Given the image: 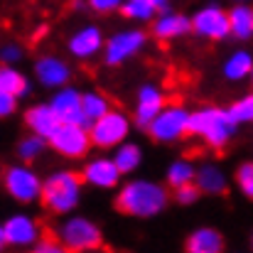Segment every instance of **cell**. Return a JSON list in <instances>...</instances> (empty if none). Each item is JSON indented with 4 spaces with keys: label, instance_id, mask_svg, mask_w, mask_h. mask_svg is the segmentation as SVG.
Masks as SVG:
<instances>
[{
    "label": "cell",
    "instance_id": "30bf717a",
    "mask_svg": "<svg viewBox=\"0 0 253 253\" xmlns=\"http://www.w3.org/2000/svg\"><path fill=\"white\" fill-rule=\"evenodd\" d=\"M192 32L204 37V40H211V42L229 37L231 35L229 12L224 7H219L216 2H209L207 7H202L192 15Z\"/></svg>",
    "mask_w": 253,
    "mask_h": 253
},
{
    "label": "cell",
    "instance_id": "277c9868",
    "mask_svg": "<svg viewBox=\"0 0 253 253\" xmlns=\"http://www.w3.org/2000/svg\"><path fill=\"white\" fill-rule=\"evenodd\" d=\"M57 239L64 246V251L77 253L96 251L103 244L101 229L86 216H69L67 221H62L59 229H57Z\"/></svg>",
    "mask_w": 253,
    "mask_h": 253
},
{
    "label": "cell",
    "instance_id": "f35d334b",
    "mask_svg": "<svg viewBox=\"0 0 253 253\" xmlns=\"http://www.w3.org/2000/svg\"><path fill=\"white\" fill-rule=\"evenodd\" d=\"M231 2H251V0H231Z\"/></svg>",
    "mask_w": 253,
    "mask_h": 253
},
{
    "label": "cell",
    "instance_id": "7a4b0ae2",
    "mask_svg": "<svg viewBox=\"0 0 253 253\" xmlns=\"http://www.w3.org/2000/svg\"><path fill=\"white\" fill-rule=\"evenodd\" d=\"M82 184H84V177L72 172V169H59V172H52L44 184H42V207L52 214H72L82 199Z\"/></svg>",
    "mask_w": 253,
    "mask_h": 253
},
{
    "label": "cell",
    "instance_id": "603a6c76",
    "mask_svg": "<svg viewBox=\"0 0 253 253\" xmlns=\"http://www.w3.org/2000/svg\"><path fill=\"white\" fill-rule=\"evenodd\" d=\"M113 160H116V165L121 168L123 174H128V172H135V169L140 168V163H143V150H140V145L138 143H121L118 148H113Z\"/></svg>",
    "mask_w": 253,
    "mask_h": 253
},
{
    "label": "cell",
    "instance_id": "484cf974",
    "mask_svg": "<svg viewBox=\"0 0 253 253\" xmlns=\"http://www.w3.org/2000/svg\"><path fill=\"white\" fill-rule=\"evenodd\" d=\"M121 12L133 22H150V20H155L158 7L153 5V0H123Z\"/></svg>",
    "mask_w": 253,
    "mask_h": 253
},
{
    "label": "cell",
    "instance_id": "cb8c5ba5",
    "mask_svg": "<svg viewBox=\"0 0 253 253\" xmlns=\"http://www.w3.org/2000/svg\"><path fill=\"white\" fill-rule=\"evenodd\" d=\"M253 72V57L249 52H234L224 62V77L229 82H241Z\"/></svg>",
    "mask_w": 253,
    "mask_h": 253
},
{
    "label": "cell",
    "instance_id": "9a60e30c",
    "mask_svg": "<svg viewBox=\"0 0 253 253\" xmlns=\"http://www.w3.org/2000/svg\"><path fill=\"white\" fill-rule=\"evenodd\" d=\"M67 47H69V54L72 57H77V59H91L98 52H103L106 37H103V32L96 25H84L82 30H77L69 37Z\"/></svg>",
    "mask_w": 253,
    "mask_h": 253
},
{
    "label": "cell",
    "instance_id": "7c38bea8",
    "mask_svg": "<svg viewBox=\"0 0 253 253\" xmlns=\"http://www.w3.org/2000/svg\"><path fill=\"white\" fill-rule=\"evenodd\" d=\"M168 106L165 101V93L158 88L155 84H143L138 88V96H135V113H133V121L138 128L148 130V126L153 123V118Z\"/></svg>",
    "mask_w": 253,
    "mask_h": 253
},
{
    "label": "cell",
    "instance_id": "e575fe53",
    "mask_svg": "<svg viewBox=\"0 0 253 253\" xmlns=\"http://www.w3.org/2000/svg\"><path fill=\"white\" fill-rule=\"evenodd\" d=\"M37 253H59L64 251V246L59 244V239H40L37 246H35Z\"/></svg>",
    "mask_w": 253,
    "mask_h": 253
},
{
    "label": "cell",
    "instance_id": "ffe728a7",
    "mask_svg": "<svg viewBox=\"0 0 253 253\" xmlns=\"http://www.w3.org/2000/svg\"><path fill=\"white\" fill-rule=\"evenodd\" d=\"M194 182L202 189V194H211V197L224 194L226 192V184H229L224 169L219 168V165H214V163H207V165H202V168L197 169Z\"/></svg>",
    "mask_w": 253,
    "mask_h": 253
},
{
    "label": "cell",
    "instance_id": "d6986e66",
    "mask_svg": "<svg viewBox=\"0 0 253 253\" xmlns=\"http://www.w3.org/2000/svg\"><path fill=\"white\" fill-rule=\"evenodd\" d=\"M184 249L189 253H219L224 251V236L216 229L202 226V229H197L187 236Z\"/></svg>",
    "mask_w": 253,
    "mask_h": 253
},
{
    "label": "cell",
    "instance_id": "f1b7e54d",
    "mask_svg": "<svg viewBox=\"0 0 253 253\" xmlns=\"http://www.w3.org/2000/svg\"><path fill=\"white\" fill-rule=\"evenodd\" d=\"M229 113L236 123H253V93H246L239 101H234L229 106Z\"/></svg>",
    "mask_w": 253,
    "mask_h": 253
},
{
    "label": "cell",
    "instance_id": "83f0119b",
    "mask_svg": "<svg viewBox=\"0 0 253 253\" xmlns=\"http://www.w3.org/2000/svg\"><path fill=\"white\" fill-rule=\"evenodd\" d=\"M49 140L47 138H42V135H37V133H30L27 138H22L20 143H17V158L22 160V163H32V160H37L42 153H44V145H47Z\"/></svg>",
    "mask_w": 253,
    "mask_h": 253
},
{
    "label": "cell",
    "instance_id": "6da1fadb",
    "mask_svg": "<svg viewBox=\"0 0 253 253\" xmlns=\"http://www.w3.org/2000/svg\"><path fill=\"white\" fill-rule=\"evenodd\" d=\"M168 204V187L153 179H130L116 194V209L135 219H153L165 211Z\"/></svg>",
    "mask_w": 253,
    "mask_h": 253
},
{
    "label": "cell",
    "instance_id": "8fae6325",
    "mask_svg": "<svg viewBox=\"0 0 253 253\" xmlns=\"http://www.w3.org/2000/svg\"><path fill=\"white\" fill-rule=\"evenodd\" d=\"M2 229H5L7 246H15V249H35L37 241L42 239V229L30 214L7 216L2 221Z\"/></svg>",
    "mask_w": 253,
    "mask_h": 253
},
{
    "label": "cell",
    "instance_id": "52a82bcc",
    "mask_svg": "<svg viewBox=\"0 0 253 253\" xmlns=\"http://www.w3.org/2000/svg\"><path fill=\"white\" fill-rule=\"evenodd\" d=\"M42 179L35 169H30L27 165H10L2 174V187L5 192L20 202V204H32L42 197Z\"/></svg>",
    "mask_w": 253,
    "mask_h": 253
},
{
    "label": "cell",
    "instance_id": "ab89813d",
    "mask_svg": "<svg viewBox=\"0 0 253 253\" xmlns=\"http://www.w3.org/2000/svg\"><path fill=\"white\" fill-rule=\"evenodd\" d=\"M251 246H253V236H251Z\"/></svg>",
    "mask_w": 253,
    "mask_h": 253
},
{
    "label": "cell",
    "instance_id": "d4e9b609",
    "mask_svg": "<svg viewBox=\"0 0 253 253\" xmlns=\"http://www.w3.org/2000/svg\"><path fill=\"white\" fill-rule=\"evenodd\" d=\"M194 177H197V168L192 165V160H184V158L169 163L168 172H165V182H168L172 189L174 187H182L187 182H194Z\"/></svg>",
    "mask_w": 253,
    "mask_h": 253
},
{
    "label": "cell",
    "instance_id": "3957f363",
    "mask_svg": "<svg viewBox=\"0 0 253 253\" xmlns=\"http://www.w3.org/2000/svg\"><path fill=\"white\" fill-rule=\"evenodd\" d=\"M236 121L231 118L229 108H216V106H207L199 108L194 113H189V133L202 138L209 148H224L234 133H236Z\"/></svg>",
    "mask_w": 253,
    "mask_h": 253
},
{
    "label": "cell",
    "instance_id": "7402d4cb",
    "mask_svg": "<svg viewBox=\"0 0 253 253\" xmlns=\"http://www.w3.org/2000/svg\"><path fill=\"white\" fill-rule=\"evenodd\" d=\"M0 88L15 93L17 98L30 96V82H27V77L22 72H17V67L2 64V62H0Z\"/></svg>",
    "mask_w": 253,
    "mask_h": 253
},
{
    "label": "cell",
    "instance_id": "8d00e7d4",
    "mask_svg": "<svg viewBox=\"0 0 253 253\" xmlns=\"http://www.w3.org/2000/svg\"><path fill=\"white\" fill-rule=\"evenodd\" d=\"M153 5H155L158 10H165V7L169 5V0H153Z\"/></svg>",
    "mask_w": 253,
    "mask_h": 253
},
{
    "label": "cell",
    "instance_id": "d590c367",
    "mask_svg": "<svg viewBox=\"0 0 253 253\" xmlns=\"http://www.w3.org/2000/svg\"><path fill=\"white\" fill-rule=\"evenodd\" d=\"M7 246V239H5V229H2V224H0V251Z\"/></svg>",
    "mask_w": 253,
    "mask_h": 253
},
{
    "label": "cell",
    "instance_id": "5bb4252c",
    "mask_svg": "<svg viewBox=\"0 0 253 253\" xmlns=\"http://www.w3.org/2000/svg\"><path fill=\"white\" fill-rule=\"evenodd\" d=\"M35 77L37 82L47 88H62V86L69 84L72 79V69L69 64L62 59V57H54V54H44L35 62Z\"/></svg>",
    "mask_w": 253,
    "mask_h": 253
},
{
    "label": "cell",
    "instance_id": "d6a6232c",
    "mask_svg": "<svg viewBox=\"0 0 253 253\" xmlns=\"http://www.w3.org/2000/svg\"><path fill=\"white\" fill-rule=\"evenodd\" d=\"M22 59V47L15 44V42H7L0 47V62L2 64H17Z\"/></svg>",
    "mask_w": 253,
    "mask_h": 253
},
{
    "label": "cell",
    "instance_id": "1f68e13d",
    "mask_svg": "<svg viewBox=\"0 0 253 253\" xmlns=\"http://www.w3.org/2000/svg\"><path fill=\"white\" fill-rule=\"evenodd\" d=\"M17 101H20V98H17L15 93L0 88V121H2V118H10V116L17 111Z\"/></svg>",
    "mask_w": 253,
    "mask_h": 253
},
{
    "label": "cell",
    "instance_id": "9c48e42d",
    "mask_svg": "<svg viewBox=\"0 0 253 253\" xmlns=\"http://www.w3.org/2000/svg\"><path fill=\"white\" fill-rule=\"evenodd\" d=\"M148 42V35L143 30H121L113 37L106 40L103 47V64L106 67H121L130 57H135Z\"/></svg>",
    "mask_w": 253,
    "mask_h": 253
},
{
    "label": "cell",
    "instance_id": "f546056e",
    "mask_svg": "<svg viewBox=\"0 0 253 253\" xmlns=\"http://www.w3.org/2000/svg\"><path fill=\"white\" fill-rule=\"evenodd\" d=\"M199 194H202V189L197 187V182H187V184H182V187H174V202L182 204V207L194 204V202L199 199Z\"/></svg>",
    "mask_w": 253,
    "mask_h": 253
},
{
    "label": "cell",
    "instance_id": "4316f807",
    "mask_svg": "<svg viewBox=\"0 0 253 253\" xmlns=\"http://www.w3.org/2000/svg\"><path fill=\"white\" fill-rule=\"evenodd\" d=\"M82 106H84V118H86L88 126H91L93 121H98L103 113L111 111V101H108L103 93H98V91H88V93H84Z\"/></svg>",
    "mask_w": 253,
    "mask_h": 253
},
{
    "label": "cell",
    "instance_id": "8992f818",
    "mask_svg": "<svg viewBox=\"0 0 253 253\" xmlns=\"http://www.w3.org/2000/svg\"><path fill=\"white\" fill-rule=\"evenodd\" d=\"M187 133H189V111L184 106H165L148 126V135L155 143H177Z\"/></svg>",
    "mask_w": 253,
    "mask_h": 253
},
{
    "label": "cell",
    "instance_id": "ac0fdd59",
    "mask_svg": "<svg viewBox=\"0 0 253 253\" xmlns=\"http://www.w3.org/2000/svg\"><path fill=\"white\" fill-rule=\"evenodd\" d=\"M187 32H192V17H187L182 12H163L160 17L153 20V35L160 42L179 40Z\"/></svg>",
    "mask_w": 253,
    "mask_h": 253
},
{
    "label": "cell",
    "instance_id": "60d3db41",
    "mask_svg": "<svg viewBox=\"0 0 253 253\" xmlns=\"http://www.w3.org/2000/svg\"><path fill=\"white\" fill-rule=\"evenodd\" d=\"M251 79H253V72H251Z\"/></svg>",
    "mask_w": 253,
    "mask_h": 253
},
{
    "label": "cell",
    "instance_id": "4fadbf2b",
    "mask_svg": "<svg viewBox=\"0 0 253 253\" xmlns=\"http://www.w3.org/2000/svg\"><path fill=\"white\" fill-rule=\"evenodd\" d=\"M82 98L84 93L74 86H62L54 91L52 96V108L59 113L62 123H82V126H88L84 118V106H82Z\"/></svg>",
    "mask_w": 253,
    "mask_h": 253
},
{
    "label": "cell",
    "instance_id": "5b68a950",
    "mask_svg": "<svg viewBox=\"0 0 253 253\" xmlns=\"http://www.w3.org/2000/svg\"><path fill=\"white\" fill-rule=\"evenodd\" d=\"M88 133H91V143L93 148H101V150H113L118 148L121 143L128 140V133H130V118L118 111V108H111L108 113H103L98 121H93L88 126Z\"/></svg>",
    "mask_w": 253,
    "mask_h": 253
},
{
    "label": "cell",
    "instance_id": "2e32d148",
    "mask_svg": "<svg viewBox=\"0 0 253 253\" xmlns=\"http://www.w3.org/2000/svg\"><path fill=\"white\" fill-rule=\"evenodd\" d=\"M121 174H123V172L116 165L113 158H96V160L86 163L84 172H82L86 184L98 187V189H113V187H118Z\"/></svg>",
    "mask_w": 253,
    "mask_h": 253
},
{
    "label": "cell",
    "instance_id": "e0dca14e",
    "mask_svg": "<svg viewBox=\"0 0 253 253\" xmlns=\"http://www.w3.org/2000/svg\"><path fill=\"white\" fill-rule=\"evenodd\" d=\"M25 126L30 128V133H37V135H42V138L49 140L57 133V128L62 126V118L52 108V103H37V106H30L27 108Z\"/></svg>",
    "mask_w": 253,
    "mask_h": 253
},
{
    "label": "cell",
    "instance_id": "74e56055",
    "mask_svg": "<svg viewBox=\"0 0 253 253\" xmlns=\"http://www.w3.org/2000/svg\"><path fill=\"white\" fill-rule=\"evenodd\" d=\"M44 32H47V27H40V30L35 32V40H40V37H44Z\"/></svg>",
    "mask_w": 253,
    "mask_h": 253
},
{
    "label": "cell",
    "instance_id": "4dcf8cb0",
    "mask_svg": "<svg viewBox=\"0 0 253 253\" xmlns=\"http://www.w3.org/2000/svg\"><path fill=\"white\" fill-rule=\"evenodd\" d=\"M236 184H239L244 197L253 199V163H244L236 169Z\"/></svg>",
    "mask_w": 253,
    "mask_h": 253
},
{
    "label": "cell",
    "instance_id": "ba28073f",
    "mask_svg": "<svg viewBox=\"0 0 253 253\" xmlns=\"http://www.w3.org/2000/svg\"><path fill=\"white\" fill-rule=\"evenodd\" d=\"M49 145H52L62 158L82 160V158H86V153H88V148H91L93 143H91L88 126H82V123H62V126L57 128V133L49 138Z\"/></svg>",
    "mask_w": 253,
    "mask_h": 253
},
{
    "label": "cell",
    "instance_id": "836d02e7",
    "mask_svg": "<svg viewBox=\"0 0 253 253\" xmlns=\"http://www.w3.org/2000/svg\"><path fill=\"white\" fill-rule=\"evenodd\" d=\"M123 0H88V7L96 10V12H113V10H121Z\"/></svg>",
    "mask_w": 253,
    "mask_h": 253
},
{
    "label": "cell",
    "instance_id": "44dd1931",
    "mask_svg": "<svg viewBox=\"0 0 253 253\" xmlns=\"http://www.w3.org/2000/svg\"><path fill=\"white\" fill-rule=\"evenodd\" d=\"M229 20H231V35L236 40L253 37V7L249 2H236L229 10Z\"/></svg>",
    "mask_w": 253,
    "mask_h": 253
}]
</instances>
